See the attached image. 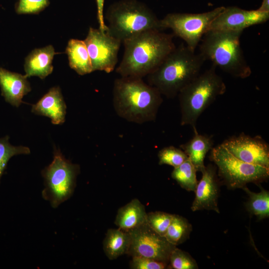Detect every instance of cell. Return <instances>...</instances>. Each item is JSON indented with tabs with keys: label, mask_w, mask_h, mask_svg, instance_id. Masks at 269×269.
Instances as JSON below:
<instances>
[{
	"label": "cell",
	"mask_w": 269,
	"mask_h": 269,
	"mask_svg": "<svg viewBox=\"0 0 269 269\" xmlns=\"http://www.w3.org/2000/svg\"><path fill=\"white\" fill-rule=\"evenodd\" d=\"M194 135L189 141L180 145L188 158L194 165L197 172H202L205 168L204 159L207 153L213 147L212 135L199 134L197 129L193 130Z\"/></svg>",
	"instance_id": "cell-18"
},
{
	"label": "cell",
	"mask_w": 269,
	"mask_h": 269,
	"mask_svg": "<svg viewBox=\"0 0 269 269\" xmlns=\"http://www.w3.org/2000/svg\"><path fill=\"white\" fill-rule=\"evenodd\" d=\"M129 233L131 240L127 254L169 264L170 254L176 246L155 232L146 222Z\"/></svg>",
	"instance_id": "cell-10"
},
{
	"label": "cell",
	"mask_w": 269,
	"mask_h": 269,
	"mask_svg": "<svg viewBox=\"0 0 269 269\" xmlns=\"http://www.w3.org/2000/svg\"><path fill=\"white\" fill-rule=\"evenodd\" d=\"M161 96L142 78L121 77L114 82V109L128 122L143 124L154 121L163 102Z\"/></svg>",
	"instance_id": "cell-2"
},
{
	"label": "cell",
	"mask_w": 269,
	"mask_h": 269,
	"mask_svg": "<svg viewBox=\"0 0 269 269\" xmlns=\"http://www.w3.org/2000/svg\"><path fill=\"white\" fill-rule=\"evenodd\" d=\"M48 4V0H19L16 11L18 14L37 13Z\"/></svg>",
	"instance_id": "cell-29"
},
{
	"label": "cell",
	"mask_w": 269,
	"mask_h": 269,
	"mask_svg": "<svg viewBox=\"0 0 269 269\" xmlns=\"http://www.w3.org/2000/svg\"><path fill=\"white\" fill-rule=\"evenodd\" d=\"M25 75L12 72L0 67V87L5 101L18 107L23 97L30 91L31 87Z\"/></svg>",
	"instance_id": "cell-16"
},
{
	"label": "cell",
	"mask_w": 269,
	"mask_h": 269,
	"mask_svg": "<svg viewBox=\"0 0 269 269\" xmlns=\"http://www.w3.org/2000/svg\"><path fill=\"white\" fill-rule=\"evenodd\" d=\"M260 192L251 191L247 186L242 188L248 195L246 208L251 215L262 220L269 217V192L263 188Z\"/></svg>",
	"instance_id": "cell-22"
},
{
	"label": "cell",
	"mask_w": 269,
	"mask_h": 269,
	"mask_svg": "<svg viewBox=\"0 0 269 269\" xmlns=\"http://www.w3.org/2000/svg\"><path fill=\"white\" fill-rule=\"evenodd\" d=\"M168 264L151 259L139 256L132 257L130 268L134 269H164Z\"/></svg>",
	"instance_id": "cell-30"
},
{
	"label": "cell",
	"mask_w": 269,
	"mask_h": 269,
	"mask_svg": "<svg viewBox=\"0 0 269 269\" xmlns=\"http://www.w3.org/2000/svg\"><path fill=\"white\" fill-rule=\"evenodd\" d=\"M209 159L218 169V175L231 189L243 188L249 183L259 185L269 177V167L244 162L221 144L210 150Z\"/></svg>",
	"instance_id": "cell-7"
},
{
	"label": "cell",
	"mask_w": 269,
	"mask_h": 269,
	"mask_svg": "<svg viewBox=\"0 0 269 269\" xmlns=\"http://www.w3.org/2000/svg\"><path fill=\"white\" fill-rule=\"evenodd\" d=\"M258 10L262 12H269V0H263Z\"/></svg>",
	"instance_id": "cell-32"
},
{
	"label": "cell",
	"mask_w": 269,
	"mask_h": 269,
	"mask_svg": "<svg viewBox=\"0 0 269 269\" xmlns=\"http://www.w3.org/2000/svg\"><path fill=\"white\" fill-rule=\"evenodd\" d=\"M216 166L209 164L201 172L202 177L195 190V198L191 206L192 211L213 210L219 213L218 199L219 183Z\"/></svg>",
	"instance_id": "cell-14"
},
{
	"label": "cell",
	"mask_w": 269,
	"mask_h": 269,
	"mask_svg": "<svg viewBox=\"0 0 269 269\" xmlns=\"http://www.w3.org/2000/svg\"><path fill=\"white\" fill-rule=\"evenodd\" d=\"M8 136L0 138V181L1 177L11 157L19 154H28L30 149L24 146H13L8 141Z\"/></svg>",
	"instance_id": "cell-25"
},
{
	"label": "cell",
	"mask_w": 269,
	"mask_h": 269,
	"mask_svg": "<svg viewBox=\"0 0 269 269\" xmlns=\"http://www.w3.org/2000/svg\"><path fill=\"white\" fill-rule=\"evenodd\" d=\"M146 216L144 205L134 199L118 210L115 224L118 228L129 232L146 223Z\"/></svg>",
	"instance_id": "cell-19"
},
{
	"label": "cell",
	"mask_w": 269,
	"mask_h": 269,
	"mask_svg": "<svg viewBox=\"0 0 269 269\" xmlns=\"http://www.w3.org/2000/svg\"><path fill=\"white\" fill-rule=\"evenodd\" d=\"M269 19V12L248 10L236 6L224 8L213 20L209 30L243 32L249 27L264 23Z\"/></svg>",
	"instance_id": "cell-13"
},
{
	"label": "cell",
	"mask_w": 269,
	"mask_h": 269,
	"mask_svg": "<svg viewBox=\"0 0 269 269\" xmlns=\"http://www.w3.org/2000/svg\"><path fill=\"white\" fill-rule=\"evenodd\" d=\"M173 214L155 211L147 213L146 223L159 235L165 236L172 221Z\"/></svg>",
	"instance_id": "cell-27"
},
{
	"label": "cell",
	"mask_w": 269,
	"mask_h": 269,
	"mask_svg": "<svg viewBox=\"0 0 269 269\" xmlns=\"http://www.w3.org/2000/svg\"><path fill=\"white\" fill-rule=\"evenodd\" d=\"M243 32L212 30L207 31L200 44V53L205 60L232 76L245 79L252 74L241 47Z\"/></svg>",
	"instance_id": "cell-4"
},
{
	"label": "cell",
	"mask_w": 269,
	"mask_h": 269,
	"mask_svg": "<svg viewBox=\"0 0 269 269\" xmlns=\"http://www.w3.org/2000/svg\"><path fill=\"white\" fill-rule=\"evenodd\" d=\"M69 66L79 75L90 73L93 69L90 58L84 40L70 39L66 48Z\"/></svg>",
	"instance_id": "cell-20"
},
{
	"label": "cell",
	"mask_w": 269,
	"mask_h": 269,
	"mask_svg": "<svg viewBox=\"0 0 269 269\" xmlns=\"http://www.w3.org/2000/svg\"><path fill=\"white\" fill-rule=\"evenodd\" d=\"M56 54L51 45L32 50L25 59L24 68L26 76L27 78L37 76L41 79H44L53 71L52 61Z\"/></svg>",
	"instance_id": "cell-17"
},
{
	"label": "cell",
	"mask_w": 269,
	"mask_h": 269,
	"mask_svg": "<svg viewBox=\"0 0 269 269\" xmlns=\"http://www.w3.org/2000/svg\"><path fill=\"white\" fill-rule=\"evenodd\" d=\"M168 267L174 269H197L198 266L196 261L187 252L176 247L171 252Z\"/></svg>",
	"instance_id": "cell-28"
},
{
	"label": "cell",
	"mask_w": 269,
	"mask_h": 269,
	"mask_svg": "<svg viewBox=\"0 0 269 269\" xmlns=\"http://www.w3.org/2000/svg\"><path fill=\"white\" fill-rule=\"evenodd\" d=\"M205 61L200 53H196L181 43L147 75V83L161 95L173 99L199 74Z\"/></svg>",
	"instance_id": "cell-3"
},
{
	"label": "cell",
	"mask_w": 269,
	"mask_h": 269,
	"mask_svg": "<svg viewBox=\"0 0 269 269\" xmlns=\"http://www.w3.org/2000/svg\"><path fill=\"white\" fill-rule=\"evenodd\" d=\"M192 229L191 224L186 218L173 214L164 237L169 243L176 246L189 238Z\"/></svg>",
	"instance_id": "cell-23"
},
{
	"label": "cell",
	"mask_w": 269,
	"mask_h": 269,
	"mask_svg": "<svg viewBox=\"0 0 269 269\" xmlns=\"http://www.w3.org/2000/svg\"><path fill=\"white\" fill-rule=\"evenodd\" d=\"M93 71L112 72L118 63V55L122 42L99 28L90 27L84 40Z\"/></svg>",
	"instance_id": "cell-11"
},
{
	"label": "cell",
	"mask_w": 269,
	"mask_h": 269,
	"mask_svg": "<svg viewBox=\"0 0 269 269\" xmlns=\"http://www.w3.org/2000/svg\"><path fill=\"white\" fill-rule=\"evenodd\" d=\"M130 240L129 232L119 228L109 229L103 241V250L106 256L112 260L127 254Z\"/></svg>",
	"instance_id": "cell-21"
},
{
	"label": "cell",
	"mask_w": 269,
	"mask_h": 269,
	"mask_svg": "<svg viewBox=\"0 0 269 269\" xmlns=\"http://www.w3.org/2000/svg\"><path fill=\"white\" fill-rule=\"evenodd\" d=\"M224 6L199 13H171L160 19L162 29L170 28L173 35L183 39L191 50L195 49L204 34L209 31L213 20L223 11Z\"/></svg>",
	"instance_id": "cell-9"
},
{
	"label": "cell",
	"mask_w": 269,
	"mask_h": 269,
	"mask_svg": "<svg viewBox=\"0 0 269 269\" xmlns=\"http://www.w3.org/2000/svg\"><path fill=\"white\" fill-rule=\"evenodd\" d=\"M173 34L149 30L125 40L122 60L116 68L121 77L142 78L153 71L175 48Z\"/></svg>",
	"instance_id": "cell-1"
},
{
	"label": "cell",
	"mask_w": 269,
	"mask_h": 269,
	"mask_svg": "<svg viewBox=\"0 0 269 269\" xmlns=\"http://www.w3.org/2000/svg\"><path fill=\"white\" fill-rule=\"evenodd\" d=\"M221 144L244 162L269 167V145L260 135L252 137L242 133L227 138Z\"/></svg>",
	"instance_id": "cell-12"
},
{
	"label": "cell",
	"mask_w": 269,
	"mask_h": 269,
	"mask_svg": "<svg viewBox=\"0 0 269 269\" xmlns=\"http://www.w3.org/2000/svg\"><path fill=\"white\" fill-rule=\"evenodd\" d=\"M196 170L188 158L181 164L174 168L171 177L183 189L194 192L198 184Z\"/></svg>",
	"instance_id": "cell-24"
},
{
	"label": "cell",
	"mask_w": 269,
	"mask_h": 269,
	"mask_svg": "<svg viewBox=\"0 0 269 269\" xmlns=\"http://www.w3.org/2000/svg\"><path fill=\"white\" fill-rule=\"evenodd\" d=\"M212 64L196 76L178 93L181 126L196 129L197 120L216 98L226 91V85Z\"/></svg>",
	"instance_id": "cell-5"
},
{
	"label": "cell",
	"mask_w": 269,
	"mask_h": 269,
	"mask_svg": "<svg viewBox=\"0 0 269 269\" xmlns=\"http://www.w3.org/2000/svg\"><path fill=\"white\" fill-rule=\"evenodd\" d=\"M97 7V19L99 29L102 32H106L107 26L105 22L104 6L105 0H96Z\"/></svg>",
	"instance_id": "cell-31"
},
{
	"label": "cell",
	"mask_w": 269,
	"mask_h": 269,
	"mask_svg": "<svg viewBox=\"0 0 269 269\" xmlns=\"http://www.w3.org/2000/svg\"><path fill=\"white\" fill-rule=\"evenodd\" d=\"M31 112L37 115L49 118L54 125H62L65 120L66 105L59 87L49 89L36 104Z\"/></svg>",
	"instance_id": "cell-15"
},
{
	"label": "cell",
	"mask_w": 269,
	"mask_h": 269,
	"mask_svg": "<svg viewBox=\"0 0 269 269\" xmlns=\"http://www.w3.org/2000/svg\"><path fill=\"white\" fill-rule=\"evenodd\" d=\"M79 171L78 165L65 158L59 149H54L52 162L41 172L44 183L42 196L52 208L58 207L71 196Z\"/></svg>",
	"instance_id": "cell-8"
},
{
	"label": "cell",
	"mask_w": 269,
	"mask_h": 269,
	"mask_svg": "<svg viewBox=\"0 0 269 269\" xmlns=\"http://www.w3.org/2000/svg\"><path fill=\"white\" fill-rule=\"evenodd\" d=\"M159 165L167 164L176 167L188 159L185 152L180 148L173 146H166L158 153Z\"/></svg>",
	"instance_id": "cell-26"
},
{
	"label": "cell",
	"mask_w": 269,
	"mask_h": 269,
	"mask_svg": "<svg viewBox=\"0 0 269 269\" xmlns=\"http://www.w3.org/2000/svg\"><path fill=\"white\" fill-rule=\"evenodd\" d=\"M106 32L122 43L149 30H162L160 19L145 4L137 0H121L111 4L106 14Z\"/></svg>",
	"instance_id": "cell-6"
}]
</instances>
